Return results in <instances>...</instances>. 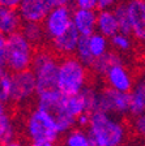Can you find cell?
<instances>
[{"mask_svg":"<svg viewBox=\"0 0 145 146\" xmlns=\"http://www.w3.org/2000/svg\"><path fill=\"white\" fill-rule=\"evenodd\" d=\"M37 47L20 33L1 35L0 38V61L1 69L11 73L31 69Z\"/></svg>","mask_w":145,"mask_h":146,"instance_id":"1","label":"cell"},{"mask_svg":"<svg viewBox=\"0 0 145 146\" xmlns=\"http://www.w3.org/2000/svg\"><path fill=\"white\" fill-rule=\"evenodd\" d=\"M86 132L92 146H122L127 140V127L118 116L96 111L90 116Z\"/></svg>","mask_w":145,"mask_h":146,"instance_id":"2","label":"cell"},{"mask_svg":"<svg viewBox=\"0 0 145 146\" xmlns=\"http://www.w3.org/2000/svg\"><path fill=\"white\" fill-rule=\"evenodd\" d=\"M60 58L51 48L41 47L37 50L31 65L37 80V97L61 93L57 86V72H59Z\"/></svg>","mask_w":145,"mask_h":146,"instance_id":"3","label":"cell"},{"mask_svg":"<svg viewBox=\"0 0 145 146\" xmlns=\"http://www.w3.org/2000/svg\"><path fill=\"white\" fill-rule=\"evenodd\" d=\"M89 67L75 55L60 58L57 72V86L63 95L79 94L88 86Z\"/></svg>","mask_w":145,"mask_h":146,"instance_id":"4","label":"cell"},{"mask_svg":"<svg viewBox=\"0 0 145 146\" xmlns=\"http://www.w3.org/2000/svg\"><path fill=\"white\" fill-rule=\"evenodd\" d=\"M24 132L30 143L56 142L61 136L52 116L38 106L31 108L25 117Z\"/></svg>","mask_w":145,"mask_h":146,"instance_id":"5","label":"cell"},{"mask_svg":"<svg viewBox=\"0 0 145 146\" xmlns=\"http://www.w3.org/2000/svg\"><path fill=\"white\" fill-rule=\"evenodd\" d=\"M73 11L69 7H54L42 22L47 42L59 38L73 27Z\"/></svg>","mask_w":145,"mask_h":146,"instance_id":"6","label":"cell"},{"mask_svg":"<svg viewBox=\"0 0 145 146\" xmlns=\"http://www.w3.org/2000/svg\"><path fill=\"white\" fill-rule=\"evenodd\" d=\"M37 98V80L31 69L12 73V100L11 104L22 106Z\"/></svg>","mask_w":145,"mask_h":146,"instance_id":"7","label":"cell"},{"mask_svg":"<svg viewBox=\"0 0 145 146\" xmlns=\"http://www.w3.org/2000/svg\"><path fill=\"white\" fill-rule=\"evenodd\" d=\"M131 95L130 93H123L106 86L100 90V102L98 111L111 113L115 116H122L130 113Z\"/></svg>","mask_w":145,"mask_h":146,"instance_id":"8","label":"cell"},{"mask_svg":"<svg viewBox=\"0 0 145 146\" xmlns=\"http://www.w3.org/2000/svg\"><path fill=\"white\" fill-rule=\"evenodd\" d=\"M103 77H105L106 85L109 88L123 91V93H131L136 85L132 72L128 69V67L123 61L114 64Z\"/></svg>","mask_w":145,"mask_h":146,"instance_id":"9","label":"cell"},{"mask_svg":"<svg viewBox=\"0 0 145 146\" xmlns=\"http://www.w3.org/2000/svg\"><path fill=\"white\" fill-rule=\"evenodd\" d=\"M52 8L48 0H22L17 11L24 22L42 24Z\"/></svg>","mask_w":145,"mask_h":146,"instance_id":"10","label":"cell"},{"mask_svg":"<svg viewBox=\"0 0 145 146\" xmlns=\"http://www.w3.org/2000/svg\"><path fill=\"white\" fill-rule=\"evenodd\" d=\"M133 39L145 44V0H126Z\"/></svg>","mask_w":145,"mask_h":146,"instance_id":"11","label":"cell"},{"mask_svg":"<svg viewBox=\"0 0 145 146\" xmlns=\"http://www.w3.org/2000/svg\"><path fill=\"white\" fill-rule=\"evenodd\" d=\"M80 38H81V35L79 34V31L76 30L75 27H72L65 34L60 35L59 38L51 40V42H48L50 43L48 48H51L59 58L72 56L76 54Z\"/></svg>","mask_w":145,"mask_h":146,"instance_id":"12","label":"cell"},{"mask_svg":"<svg viewBox=\"0 0 145 146\" xmlns=\"http://www.w3.org/2000/svg\"><path fill=\"white\" fill-rule=\"evenodd\" d=\"M97 13L98 12L89 9H73V27L81 36H90L97 33Z\"/></svg>","mask_w":145,"mask_h":146,"instance_id":"13","label":"cell"},{"mask_svg":"<svg viewBox=\"0 0 145 146\" xmlns=\"http://www.w3.org/2000/svg\"><path fill=\"white\" fill-rule=\"evenodd\" d=\"M21 16L17 9L13 8H0V31L1 35H11L15 33H20L22 29Z\"/></svg>","mask_w":145,"mask_h":146,"instance_id":"14","label":"cell"},{"mask_svg":"<svg viewBox=\"0 0 145 146\" xmlns=\"http://www.w3.org/2000/svg\"><path fill=\"white\" fill-rule=\"evenodd\" d=\"M97 33L102 34L107 38H112L115 34L120 33L118 18L115 16L114 9L98 11L97 13Z\"/></svg>","mask_w":145,"mask_h":146,"instance_id":"15","label":"cell"},{"mask_svg":"<svg viewBox=\"0 0 145 146\" xmlns=\"http://www.w3.org/2000/svg\"><path fill=\"white\" fill-rule=\"evenodd\" d=\"M63 104L67 113L72 116L73 119L80 117L84 113H90L88 108V103H86L82 93H79V94L75 95H64Z\"/></svg>","mask_w":145,"mask_h":146,"instance_id":"16","label":"cell"},{"mask_svg":"<svg viewBox=\"0 0 145 146\" xmlns=\"http://www.w3.org/2000/svg\"><path fill=\"white\" fill-rule=\"evenodd\" d=\"M16 140V124L12 113L9 112L7 106L1 104L0 110V141L7 143L9 141Z\"/></svg>","mask_w":145,"mask_h":146,"instance_id":"17","label":"cell"},{"mask_svg":"<svg viewBox=\"0 0 145 146\" xmlns=\"http://www.w3.org/2000/svg\"><path fill=\"white\" fill-rule=\"evenodd\" d=\"M131 95V106L130 115L133 119L145 115V82H136L135 88L130 93Z\"/></svg>","mask_w":145,"mask_h":146,"instance_id":"18","label":"cell"},{"mask_svg":"<svg viewBox=\"0 0 145 146\" xmlns=\"http://www.w3.org/2000/svg\"><path fill=\"white\" fill-rule=\"evenodd\" d=\"M21 33L25 35L29 42H31L35 47H39L47 40L43 25L39 22H24Z\"/></svg>","mask_w":145,"mask_h":146,"instance_id":"19","label":"cell"},{"mask_svg":"<svg viewBox=\"0 0 145 146\" xmlns=\"http://www.w3.org/2000/svg\"><path fill=\"white\" fill-rule=\"evenodd\" d=\"M88 46L90 50V54L93 56L94 61L97 59L105 56L107 52H110V39L107 36L102 35L100 33H94L90 36H88Z\"/></svg>","mask_w":145,"mask_h":146,"instance_id":"20","label":"cell"},{"mask_svg":"<svg viewBox=\"0 0 145 146\" xmlns=\"http://www.w3.org/2000/svg\"><path fill=\"white\" fill-rule=\"evenodd\" d=\"M120 61H123L120 58V55L116 54L115 51H110V52H107L105 56L97 59V60L93 63V65L90 67V70H93L96 74L105 76L106 72H107L114 64L120 63Z\"/></svg>","mask_w":145,"mask_h":146,"instance_id":"21","label":"cell"},{"mask_svg":"<svg viewBox=\"0 0 145 146\" xmlns=\"http://www.w3.org/2000/svg\"><path fill=\"white\" fill-rule=\"evenodd\" d=\"M64 146H92L86 129L73 128L64 134Z\"/></svg>","mask_w":145,"mask_h":146,"instance_id":"22","label":"cell"},{"mask_svg":"<svg viewBox=\"0 0 145 146\" xmlns=\"http://www.w3.org/2000/svg\"><path fill=\"white\" fill-rule=\"evenodd\" d=\"M0 99L4 106L11 104L12 100V73L7 69H1L0 74Z\"/></svg>","mask_w":145,"mask_h":146,"instance_id":"23","label":"cell"},{"mask_svg":"<svg viewBox=\"0 0 145 146\" xmlns=\"http://www.w3.org/2000/svg\"><path fill=\"white\" fill-rule=\"evenodd\" d=\"M115 16L118 18L119 24V30L120 33L124 34H132V29H131V21H130V15H128V9L126 1H122L114 8Z\"/></svg>","mask_w":145,"mask_h":146,"instance_id":"24","label":"cell"},{"mask_svg":"<svg viewBox=\"0 0 145 146\" xmlns=\"http://www.w3.org/2000/svg\"><path fill=\"white\" fill-rule=\"evenodd\" d=\"M133 36L130 34L118 33L115 34L112 38H110V43L111 47L118 52H128L132 50L133 47Z\"/></svg>","mask_w":145,"mask_h":146,"instance_id":"25","label":"cell"},{"mask_svg":"<svg viewBox=\"0 0 145 146\" xmlns=\"http://www.w3.org/2000/svg\"><path fill=\"white\" fill-rule=\"evenodd\" d=\"M75 56L77 59H80L85 65H88L89 69H90V67L94 63V59L92 56L90 50H89V46H88V36H81L80 38V42H79V46H77Z\"/></svg>","mask_w":145,"mask_h":146,"instance_id":"26","label":"cell"},{"mask_svg":"<svg viewBox=\"0 0 145 146\" xmlns=\"http://www.w3.org/2000/svg\"><path fill=\"white\" fill-rule=\"evenodd\" d=\"M73 5L77 9L96 11L98 9V0H73Z\"/></svg>","mask_w":145,"mask_h":146,"instance_id":"27","label":"cell"},{"mask_svg":"<svg viewBox=\"0 0 145 146\" xmlns=\"http://www.w3.org/2000/svg\"><path fill=\"white\" fill-rule=\"evenodd\" d=\"M133 128L140 136L145 138V115L133 119Z\"/></svg>","mask_w":145,"mask_h":146,"instance_id":"28","label":"cell"},{"mask_svg":"<svg viewBox=\"0 0 145 146\" xmlns=\"http://www.w3.org/2000/svg\"><path fill=\"white\" fill-rule=\"evenodd\" d=\"M120 0H98V11H105V9H114Z\"/></svg>","mask_w":145,"mask_h":146,"instance_id":"29","label":"cell"},{"mask_svg":"<svg viewBox=\"0 0 145 146\" xmlns=\"http://www.w3.org/2000/svg\"><path fill=\"white\" fill-rule=\"evenodd\" d=\"M90 116L92 113H84V115H81L80 117L76 119V125L79 128H82V129H86L89 125V123H90Z\"/></svg>","mask_w":145,"mask_h":146,"instance_id":"30","label":"cell"},{"mask_svg":"<svg viewBox=\"0 0 145 146\" xmlns=\"http://www.w3.org/2000/svg\"><path fill=\"white\" fill-rule=\"evenodd\" d=\"M22 0H0V7L3 8H13L17 9L18 5L21 4Z\"/></svg>","mask_w":145,"mask_h":146,"instance_id":"31","label":"cell"},{"mask_svg":"<svg viewBox=\"0 0 145 146\" xmlns=\"http://www.w3.org/2000/svg\"><path fill=\"white\" fill-rule=\"evenodd\" d=\"M48 1L52 7H69V4L73 3V0H48Z\"/></svg>","mask_w":145,"mask_h":146,"instance_id":"32","label":"cell"},{"mask_svg":"<svg viewBox=\"0 0 145 146\" xmlns=\"http://www.w3.org/2000/svg\"><path fill=\"white\" fill-rule=\"evenodd\" d=\"M3 146H27V145H24V142L20 140H12V141H9V142L7 143H3Z\"/></svg>","mask_w":145,"mask_h":146,"instance_id":"33","label":"cell"},{"mask_svg":"<svg viewBox=\"0 0 145 146\" xmlns=\"http://www.w3.org/2000/svg\"><path fill=\"white\" fill-rule=\"evenodd\" d=\"M27 146H56V142H35L29 143Z\"/></svg>","mask_w":145,"mask_h":146,"instance_id":"34","label":"cell"},{"mask_svg":"<svg viewBox=\"0 0 145 146\" xmlns=\"http://www.w3.org/2000/svg\"><path fill=\"white\" fill-rule=\"evenodd\" d=\"M141 81L145 82V67H144V69H142V73H141Z\"/></svg>","mask_w":145,"mask_h":146,"instance_id":"35","label":"cell"}]
</instances>
